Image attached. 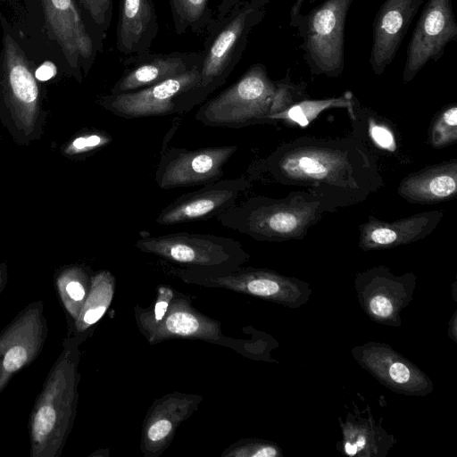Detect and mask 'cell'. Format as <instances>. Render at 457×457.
I'll return each instance as SVG.
<instances>
[{
    "mask_svg": "<svg viewBox=\"0 0 457 457\" xmlns=\"http://www.w3.org/2000/svg\"><path fill=\"white\" fill-rule=\"evenodd\" d=\"M250 170L282 185L305 188L328 212L358 204L384 185L374 157L360 140L351 137H298L256 161Z\"/></svg>",
    "mask_w": 457,
    "mask_h": 457,
    "instance_id": "cell-1",
    "label": "cell"
},
{
    "mask_svg": "<svg viewBox=\"0 0 457 457\" xmlns=\"http://www.w3.org/2000/svg\"><path fill=\"white\" fill-rule=\"evenodd\" d=\"M304 82L286 77L272 80L262 63L250 66L232 85L204 101L195 114L199 122L209 127L239 129L272 123L273 114L308 97Z\"/></svg>",
    "mask_w": 457,
    "mask_h": 457,
    "instance_id": "cell-2",
    "label": "cell"
},
{
    "mask_svg": "<svg viewBox=\"0 0 457 457\" xmlns=\"http://www.w3.org/2000/svg\"><path fill=\"white\" fill-rule=\"evenodd\" d=\"M62 345L29 414L30 457H60L72 428L78 403L79 343L65 337Z\"/></svg>",
    "mask_w": 457,
    "mask_h": 457,
    "instance_id": "cell-3",
    "label": "cell"
},
{
    "mask_svg": "<svg viewBox=\"0 0 457 457\" xmlns=\"http://www.w3.org/2000/svg\"><path fill=\"white\" fill-rule=\"evenodd\" d=\"M327 212L321 201L302 190L283 198L249 197L228 208L216 220L222 226L255 240L278 242L302 239Z\"/></svg>",
    "mask_w": 457,
    "mask_h": 457,
    "instance_id": "cell-4",
    "label": "cell"
},
{
    "mask_svg": "<svg viewBox=\"0 0 457 457\" xmlns=\"http://www.w3.org/2000/svg\"><path fill=\"white\" fill-rule=\"evenodd\" d=\"M264 15V8L244 0L223 18L210 21L201 53L199 83L191 94L195 106L203 104L213 91L225 84L245 52L251 30Z\"/></svg>",
    "mask_w": 457,
    "mask_h": 457,
    "instance_id": "cell-5",
    "label": "cell"
},
{
    "mask_svg": "<svg viewBox=\"0 0 457 457\" xmlns=\"http://www.w3.org/2000/svg\"><path fill=\"white\" fill-rule=\"evenodd\" d=\"M140 251L179 263L183 270L204 273H220L237 270L249 259L239 241L190 232H176L137 240Z\"/></svg>",
    "mask_w": 457,
    "mask_h": 457,
    "instance_id": "cell-6",
    "label": "cell"
},
{
    "mask_svg": "<svg viewBox=\"0 0 457 457\" xmlns=\"http://www.w3.org/2000/svg\"><path fill=\"white\" fill-rule=\"evenodd\" d=\"M353 1L323 0L301 15L296 28L304 60L313 74L335 78L344 71L345 21Z\"/></svg>",
    "mask_w": 457,
    "mask_h": 457,
    "instance_id": "cell-7",
    "label": "cell"
},
{
    "mask_svg": "<svg viewBox=\"0 0 457 457\" xmlns=\"http://www.w3.org/2000/svg\"><path fill=\"white\" fill-rule=\"evenodd\" d=\"M44 28L61 54L67 72L81 80L87 74L102 46L87 23L77 0H39Z\"/></svg>",
    "mask_w": 457,
    "mask_h": 457,
    "instance_id": "cell-8",
    "label": "cell"
},
{
    "mask_svg": "<svg viewBox=\"0 0 457 457\" xmlns=\"http://www.w3.org/2000/svg\"><path fill=\"white\" fill-rule=\"evenodd\" d=\"M199 79L200 65L147 87L105 95L98 103L112 114L125 119L186 113L195 107L191 93Z\"/></svg>",
    "mask_w": 457,
    "mask_h": 457,
    "instance_id": "cell-9",
    "label": "cell"
},
{
    "mask_svg": "<svg viewBox=\"0 0 457 457\" xmlns=\"http://www.w3.org/2000/svg\"><path fill=\"white\" fill-rule=\"evenodd\" d=\"M179 275L190 282L233 289L290 308H298L304 304L312 294V289L305 282L262 269L238 268L220 273L195 272L182 269Z\"/></svg>",
    "mask_w": 457,
    "mask_h": 457,
    "instance_id": "cell-10",
    "label": "cell"
},
{
    "mask_svg": "<svg viewBox=\"0 0 457 457\" xmlns=\"http://www.w3.org/2000/svg\"><path fill=\"white\" fill-rule=\"evenodd\" d=\"M42 300L26 305L0 332V394L43 351L48 335Z\"/></svg>",
    "mask_w": 457,
    "mask_h": 457,
    "instance_id": "cell-11",
    "label": "cell"
},
{
    "mask_svg": "<svg viewBox=\"0 0 457 457\" xmlns=\"http://www.w3.org/2000/svg\"><path fill=\"white\" fill-rule=\"evenodd\" d=\"M237 149V145L195 150L167 148L160 157L154 181L161 189L204 186L217 181L224 175V165Z\"/></svg>",
    "mask_w": 457,
    "mask_h": 457,
    "instance_id": "cell-12",
    "label": "cell"
},
{
    "mask_svg": "<svg viewBox=\"0 0 457 457\" xmlns=\"http://www.w3.org/2000/svg\"><path fill=\"white\" fill-rule=\"evenodd\" d=\"M3 40L0 53V100L12 114L33 120L39 112L41 94L33 65L2 18Z\"/></svg>",
    "mask_w": 457,
    "mask_h": 457,
    "instance_id": "cell-13",
    "label": "cell"
},
{
    "mask_svg": "<svg viewBox=\"0 0 457 457\" xmlns=\"http://www.w3.org/2000/svg\"><path fill=\"white\" fill-rule=\"evenodd\" d=\"M457 39L452 0H428L416 23L406 53L403 82L411 81L429 62L438 61Z\"/></svg>",
    "mask_w": 457,
    "mask_h": 457,
    "instance_id": "cell-14",
    "label": "cell"
},
{
    "mask_svg": "<svg viewBox=\"0 0 457 457\" xmlns=\"http://www.w3.org/2000/svg\"><path fill=\"white\" fill-rule=\"evenodd\" d=\"M415 281L412 273L396 276L377 266L358 273L354 285L361 308L373 321L398 327L402 310L412 299Z\"/></svg>",
    "mask_w": 457,
    "mask_h": 457,
    "instance_id": "cell-15",
    "label": "cell"
},
{
    "mask_svg": "<svg viewBox=\"0 0 457 457\" xmlns=\"http://www.w3.org/2000/svg\"><path fill=\"white\" fill-rule=\"evenodd\" d=\"M251 184L245 177L219 179L181 195L163 207L155 218L161 226L208 220L237 204Z\"/></svg>",
    "mask_w": 457,
    "mask_h": 457,
    "instance_id": "cell-16",
    "label": "cell"
},
{
    "mask_svg": "<svg viewBox=\"0 0 457 457\" xmlns=\"http://www.w3.org/2000/svg\"><path fill=\"white\" fill-rule=\"evenodd\" d=\"M352 353L362 368L396 393L425 395L433 389L422 370L387 345L369 342L354 347Z\"/></svg>",
    "mask_w": 457,
    "mask_h": 457,
    "instance_id": "cell-17",
    "label": "cell"
},
{
    "mask_svg": "<svg viewBox=\"0 0 457 457\" xmlns=\"http://www.w3.org/2000/svg\"><path fill=\"white\" fill-rule=\"evenodd\" d=\"M423 0H385L372 24L370 65L381 75L393 62Z\"/></svg>",
    "mask_w": 457,
    "mask_h": 457,
    "instance_id": "cell-18",
    "label": "cell"
},
{
    "mask_svg": "<svg viewBox=\"0 0 457 457\" xmlns=\"http://www.w3.org/2000/svg\"><path fill=\"white\" fill-rule=\"evenodd\" d=\"M201 61V54L195 52H147L134 55L126 61L129 67L110 89V94L128 93L153 86L194 69Z\"/></svg>",
    "mask_w": 457,
    "mask_h": 457,
    "instance_id": "cell-19",
    "label": "cell"
},
{
    "mask_svg": "<svg viewBox=\"0 0 457 457\" xmlns=\"http://www.w3.org/2000/svg\"><path fill=\"white\" fill-rule=\"evenodd\" d=\"M443 216V210L427 211L393 222L370 216L359 227V246L363 251L382 250L416 242L428 236Z\"/></svg>",
    "mask_w": 457,
    "mask_h": 457,
    "instance_id": "cell-20",
    "label": "cell"
},
{
    "mask_svg": "<svg viewBox=\"0 0 457 457\" xmlns=\"http://www.w3.org/2000/svg\"><path fill=\"white\" fill-rule=\"evenodd\" d=\"M153 0H120L116 28L117 50L126 55L149 52L158 33Z\"/></svg>",
    "mask_w": 457,
    "mask_h": 457,
    "instance_id": "cell-21",
    "label": "cell"
},
{
    "mask_svg": "<svg viewBox=\"0 0 457 457\" xmlns=\"http://www.w3.org/2000/svg\"><path fill=\"white\" fill-rule=\"evenodd\" d=\"M398 195L411 204H434L457 195V160L424 168L402 179Z\"/></svg>",
    "mask_w": 457,
    "mask_h": 457,
    "instance_id": "cell-22",
    "label": "cell"
},
{
    "mask_svg": "<svg viewBox=\"0 0 457 457\" xmlns=\"http://www.w3.org/2000/svg\"><path fill=\"white\" fill-rule=\"evenodd\" d=\"M152 340L170 337L216 338L219 328L217 324L196 314L189 307L178 306L173 303L168 314L159 322L149 325Z\"/></svg>",
    "mask_w": 457,
    "mask_h": 457,
    "instance_id": "cell-23",
    "label": "cell"
},
{
    "mask_svg": "<svg viewBox=\"0 0 457 457\" xmlns=\"http://www.w3.org/2000/svg\"><path fill=\"white\" fill-rule=\"evenodd\" d=\"M88 269L79 265L65 266L54 272V284L63 309L67 329L76 321L90 289Z\"/></svg>",
    "mask_w": 457,
    "mask_h": 457,
    "instance_id": "cell-24",
    "label": "cell"
},
{
    "mask_svg": "<svg viewBox=\"0 0 457 457\" xmlns=\"http://www.w3.org/2000/svg\"><path fill=\"white\" fill-rule=\"evenodd\" d=\"M111 275L102 271L91 278L90 289L80 309L79 316L67 329V338H71L81 344L86 338L87 331L104 314L111 299Z\"/></svg>",
    "mask_w": 457,
    "mask_h": 457,
    "instance_id": "cell-25",
    "label": "cell"
},
{
    "mask_svg": "<svg viewBox=\"0 0 457 457\" xmlns=\"http://www.w3.org/2000/svg\"><path fill=\"white\" fill-rule=\"evenodd\" d=\"M357 99L351 91H346L337 97L323 99H302L287 109L271 116L272 123L283 121L287 125L308 126L322 112L332 108H346L349 113L352 112Z\"/></svg>",
    "mask_w": 457,
    "mask_h": 457,
    "instance_id": "cell-26",
    "label": "cell"
},
{
    "mask_svg": "<svg viewBox=\"0 0 457 457\" xmlns=\"http://www.w3.org/2000/svg\"><path fill=\"white\" fill-rule=\"evenodd\" d=\"M343 452L349 456H371V451L379 455L378 450H385L379 442L384 441L386 434L380 436L378 428L372 426V422H350L347 420L342 425Z\"/></svg>",
    "mask_w": 457,
    "mask_h": 457,
    "instance_id": "cell-27",
    "label": "cell"
},
{
    "mask_svg": "<svg viewBox=\"0 0 457 457\" xmlns=\"http://www.w3.org/2000/svg\"><path fill=\"white\" fill-rule=\"evenodd\" d=\"M174 29L178 35L187 29L198 32L212 20L210 0H169Z\"/></svg>",
    "mask_w": 457,
    "mask_h": 457,
    "instance_id": "cell-28",
    "label": "cell"
},
{
    "mask_svg": "<svg viewBox=\"0 0 457 457\" xmlns=\"http://www.w3.org/2000/svg\"><path fill=\"white\" fill-rule=\"evenodd\" d=\"M77 2L92 32L98 42L104 46L112 18L113 0H77Z\"/></svg>",
    "mask_w": 457,
    "mask_h": 457,
    "instance_id": "cell-29",
    "label": "cell"
},
{
    "mask_svg": "<svg viewBox=\"0 0 457 457\" xmlns=\"http://www.w3.org/2000/svg\"><path fill=\"white\" fill-rule=\"evenodd\" d=\"M457 141V104L445 107L434 119L429 131L430 145L436 149L444 148Z\"/></svg>",
    "mask_w": 457,
    "mask_h": 457,
    "instance_id": "cell-30",
    "label": "cell"
},
{
    "mask_svg": "<svg viewBox=\"0 0 457 457\" xmlns=\"http://www.w3.org/2000/svg\"><path fill=\"white\" fill-rule=\"evenodd\" d=\"M366 124L367 135L377 147L390 153L396 151L395 137L389 125L372 116H368Z\"/></svg>",
    "mask_w": 457,
    "mask_h": 457,
    "instance_id": "cell-31",
    "label": "cell"
},
{
    "mask_svg": "<svg viewBox=\"0 0 457 457\" xmlns=\"http://www.w3.org/2000/svg\"><path fill=\"white\" fill-rule=\"evenodd\" d=\"M228 456L277 457L282 456L281 449L272 442L255 441L237 447Z\"/></svg>",
    "mask_w": 457,
    "mask_h": 457,
    "instance_id": "cell-32",
    "label": "cell"
},
{
    "mask_svg": "<svg viewBox=\"0 0 457 457\" xmlns=\"http://www.w3.org/2000/svg\"><path fill=\"white\" fill-rule=\"evenodd\" d=\"M105 131H94L76 137L71 145L73 154H84L105 146L112 142Z\"/></svg>",
    "mask_w": 457,
    "mask_h": 457,
    "instance_id": "cell-33",
    "label": "cell"
},
{
    "mask_svg": "<svg viewBox=\"0 0 457 457\" xmlns=\"http://www.w3.org/2000/svg\"><path fill=\"white\" fill-rule=\"evenodd\" d=\"M174 429L173 422L167 419H157L148 427L146 438L149 443L160 444L165 442Z\"/></svg>",
    "mask_w": 457,
    "mask_h": 457,
    "instance_id": "cell-34",
    "label": "cell"
},
{
    "mask_svg": "<svg viewBox=\"0 0 457 457\" xmlns=\"http://www.w3.org/2000/svg\"><path fill=\"white\" fill-rule=\"evenodd\" d=\"M172 298V291L167 287H160L158 300L154 305V320L159 322L164 317L169 309L170 302Z\"/></svg>",
    "mask_w": 457,
    "mask_h": 457,
    "instance_id": "cell-35",
    "label": "cell"
},
{
    "mask_svg": "<svg viewBox=\"0 0 457 457\" xmlns=\"http://www.w3.org/2000/svg\"><path fill=\"white\" fill-rule=\"evenodd\" d=\"M244 0H220L217 7V19L223 18L238 3ZM254 5L264 8L270 0H249Z\"/></svg>",
    "mask_w": 457,
    "mask_h": 457,
    "instance_id": "cell-36",
    "label": "cell"
},
{
    "mask_svg": "<svg viewBox=\"0 0 457 457\" xmlns=\"http://www.w3.org/2000/svg\"><path fill=\"white\" fill-rule=\"evenodd\" d=\"M56 67L53 62H46L35 70V77L37 80L46 81L56 75Z\"/></svg>",
    "mask_w": 457,
    "mask_h": 457,
    "instance_id": "cell-37",
    "label": "cell"
},
{
    "mask_svg": "<svg viewBox=\"0 0 457 457\" xmlns=\"http://www.w3.org/2000/svg\"><path fill=\"white\" fill-rule=\"evenodd\" d=\"M304 0H294L290 10V25L296 28L297 22L301 17V9Z\"/></svg>",
    "mask_w": 457,
    "mask_h": 457,
    "instance_id": "cell-38",
    "label": "cell"
},
{
    "mask_svg": "<svg viewBox=\"0 0 457 457\" xmlns=\"http://www.w3.org/2000/svg\"><path fill=\"white\" fill-rule=\"evenodd\" d=\"M8 281L7 265L3 262L0 264V295Z\"/></svg>",
    "mask_w": 457,
    "mask_h": 457,
    "instance_id": "cell-39",
    "label": "cell"
},
{
    "mask_svg": "<svg viewBox=\"0 0 457 457\" xmlns=\"http://www.w3.org/2000/svg\"><path fill=\"white\" fill-rule=\"evenodd\" d=\"M5 0H0V5L4 2Z\"/></svg>",
    "mask_w": 457,
    "mask_h": 457,
    "instance_id": "cell-40",
    "label": "cell"
}]
</instances>
